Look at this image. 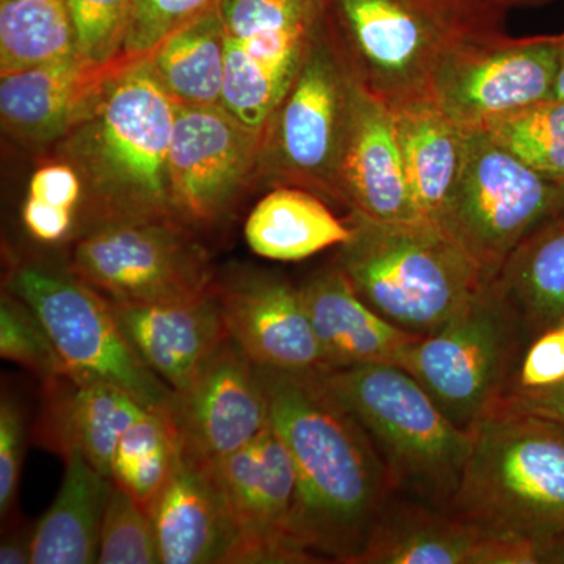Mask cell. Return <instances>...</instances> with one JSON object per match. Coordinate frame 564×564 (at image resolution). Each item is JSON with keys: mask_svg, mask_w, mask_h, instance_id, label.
<instances>
[{"mask_svg": "<svg viewBox=\"0 0 564 564\" xmlns=\"http://www.w3.org/2000/svg\"><path fill=\"white\" fill-rule=\"evenodd\" d=\"M562 55L563 33L524 39L475 33L445 52L430 96L464 131H480L554 99Z\"/></svg>", "mask_w": 564, "mask_h": 564, "instance_id": "cell-12", "label": "cell"}, {"mask_svg": "<svg viewBox=\"0 0 564 564\" xmlns=\"http://www.w3.org/2000/svg\"><path fill=\"white\" fill-rule=\"evenodd\" d=\"M496 411L536 415L564 425V383L534 391L508 393Z\"/></svg>", "mask_w": 564, "mask_h": 564, "instance_id": "cell-42", "label": "cell"}, {"mask_svg": "<svg viewBox=\"0 0 564 564\" xmlns=\"http://www.w3.org/2000/svg\"><path fill=\"white\" fill-rule=\"evenodd\" d=\"M315 375L369 434L395 492L447 511L473 432L456 425L402 367L364 364Z\"/></svg>", "mask_w": 564, "mask_h": 564, "instance_id": "cell-4", "label": "cell"}, {"mask_svg": "<svg viewBox=\"0 0 564 564\" xmlns=\"http://www.w3.org/2000/svg\"><path fill=\"white\" fill-rule=\"evenodd\" d=\"M234 343L262 369L310 373L326 370L302 289L270 273L217 281Z\"/></svg>", "mask_w": 564, "mask_h": 564, "instance_id": "cell-16", "label": "cell"}, {"mask_svg": "<svg viewBox=\"0 0 564 564\" xmlns=\"http://www.w3.org/2000/svg\"><path fill=\"white\" fill-rule=\"evenodd\" d=\"M240 534V563H313L293 540L296 473L272 422L214 464Z\"/></svg>", "mask_w": 564, "mask_h": 564, "instance_id": "cell-15", "label": "cell"}, {"mask_svg": "<svg viewBox=\"0 0 564 564\" xmlns=\"http://www.w3.org/2000/svg\"><path fill=\"white\" fill-rule=\"evenodd\" d=\"M77 55L66 0H0V74Z\"/></svg>", "mask_w": 564, "mask_h": 564, "instance_id": "cell-30", "label": "cell"}, {"mask_svg": "<svg viewBox=\"0 0 564 564\" xmlns=\"http://www.w3.org/2000/svg\"><path fill=\"white\" fill-rule=\"evenodd\" d=\"M137 58L93 65L73 55L2 74L0 118L6 131L28 141H58L90 109L107 84Z\"/></svg>", "mask_w": 564, "mask_h": 564, "instance_id": "cell-21", "label": "cell"}, {"mask_svg": "<svg viewBox=\"0 0 564 564\" xmlns=\"http://www.w3.org/2000/svg\"><path fill=\"white\" fill-rule=\"evenodd\" d=\"M28 196L76 212L80 199H84V182L69 163H52L33 174Z\"/></svg>", "mask_w": 564, "mask_h": 564, "instance_id": "cell-40", "label": "cell"}, {"mask_svg": "<svg viewBox=\"0 0 564 564\" xmlns=\"http://www.w3.org/2000/svg\"><path fill=\"white\" fill-rule=\"evenodd\" d=\"M529 343L521 318L486 282L443 328L419 337L402 369L470 432L507 397Z\"/></svg>", "mask_w": 564, "mask_h": 564, "instance_id": "cell-8", "label": "cell"}, {"mask_svg": "<svg viewBox=\"0 0 564 564\" xmlns=\"http://www.w3.org/2000/svg\"><path fill=\"white\" fill-rule=\"evenodd\" d=\"M356 74L326 17L263 137L261 172L339 204L340 165L350 129Z\"/></svg>", "mask_w": 564, "mask_h": 564, "instance_id": "cell-7", "label": "cell"}, {"mask_svg": "<svg viewBox=\"0 0 564 564\" xmlns=\"http://www.w3.org/2000/svg\"><path fill=\"white\" fill-rule=\"evenodd\" d=\"M82 61L104 66L126 57L132 0H66Z\"/></svg>", "mask_w": 564, "mask_h": 564, "instance_id": "cell-36", "label": "cell"}, {"mask_svg": "<svg viewBox=\"0 0 564 564\" xmlns=\"http://www.w3.org/2000/svg\"><path fill=\"white\" fill-rule=\"evenodd\" d=\"M33 530L18 525L13 532L6 534L0 544V563L28 564L32 563Z\"/></svg>", "mask_w": 564, "mask_h": 564, "instance_id": "cell-44", "label": "cell"}, {"mask_svg": "<svg viewBox=\"0 0 564 564\" xmlns=\"http://www.w3.org/2000/svg\"><path fill=\"white\" fill-rule=\"evenodd\" d=\"M110 303L133 350L172 391L184 388L231 339L217 284L203 295L177 302Z\"/></svg>", "mask_w": 564, "mask_h": 564, "instance_id": "cell-20", "label": "cell"}, {"mask_svg": "<svg viewBox=\"0 0 564 564\" xmlns=\"http://www.w3.org/2000/svg\"><path fill=\"white\" fill-rule=\"evenodd\" d=\"M65 464L57 497L33 529L32 564L98 563L110 478L80 454Z\"/></svg>", "mask_w": 564, "mask_h": 564, "instance_id": "cell-26", "label": "cell"}, {"mask_svg": "<svg viewBox=\"0 0 564 564\" xmlns=\"http://www.w3.org/2000/svg\"><path fill=\"white\" fill-rule=\"evenodd\" d=\"M76 212L51 206L28 196L22 207V221L33 239L41 243H58L73 232Z\"/></svg>", "mask_w": 564, "mask_h": 564, "instance_id": "cell-41", "label": "cell"}, {"mask_svg": "<svg viewBox=\"0 0 564 564\" xmlns=\"http://www.w3.org/2000/svg\"><path fill=\"white\" fill-rule=\"evenodd\" d=\"M351 237V226L337 218L322 196L292 185L267 193L245 223L248 247L270 261H303Z\"/></svg>", "mask_w": 564, "mask_h": 564, "instance_id": "cell-27", "label": "cell"}, {"mask_svg": "<svg viewBox=\"0 0 564 564\" xmlns=\"http://www.w3.org/2000/svg\"><path fill=\"white\" fill-rule=\"evenodd\" d=\"M180 452L166 415L147 410L126 430L115 448L110 480L148 511L172 477Z\"/></svg>", "mask_w": 564, "mask_h": 564, "instance_id": "cell-31", "label": "cell"}, {"mask_svg": "<svg viewBox=\"0 0 564 564\" xmlns=\"http://www.w3.org/2000/svg\"><path fill=\"white\" fill-rule=\"evenodd\" d=\"M564 214V184L547 180L485 131H466L454 195L436 228L492 281L530 234Z\"/></svg>", "mask_w": 564, "mask_h": 564, "instance_id": "cell-9", "label": "cell"}, {"mask_svg": "<svg viewBox=\"0 0 564 564\" xmlns=\"http://www.w3.org/2000/svg\"><path fill=\"white\" fill-rule=\"evenodd\" d=\"M176 109L148 58H137L58 140L62 158L84 182L85 232L118 223L181 221L169 174Z\"/></svg>", "mask_w": 564, "mask_h": 564, "instance_id": "cell-2", "label": "cell"}, {"mask_svg": "<svg viewBox=\"0 0 564 564\" xmlns=\"http://www.w3.org/2000/svg\"><path fill=\"white\" fill-rule=\"evenodd\" d=\"M177 220L118 223L82 234L69 270L113 303L177 302L210 291L209 252Z\"/></svg>", "mask_w": 564, "mask_h": 564, "instance_id": "cell-11", "label": "cell"}, {"mask_svg": "<svg viewBox=\"0 0 564 564\" xmlns=\"http://www.w3.org/2000/svg\"><path fill=\"white\" fill-rule=\"evenodd\" d=\"M477 532L447 511L393 492L358 564H469Z\"/></svg>", "mask_w": 564, "mask_h": 564, "instance_id": "cell-24", "label": "cell"}, {"mask_svg": "<svg viewBox=\"0 0 564 564\" xmlns=\"http://www.w3.org/2000/svg\"><path fill=\"white\" fill-rule=\"evenodd\" d=\"M404 173L419 217L436 228L451 202L466 155V131L432 96L392 109Z\"/></svg>", "mask_w": 564, "mask_h": 564, "instance_id": "cell-23", "label": "cell"}, {"mask_svg": "<svg viewBox=\"0 0 564 564\" xmlns=\"http://www.w3.org/2000/svg\"><path fill=\"white\" fill-rule=\"evenodd\" d=\"M339 204L370 220L423 223L404 173L393 111L358 77L340 165Z\"/></svg>", "mask_w": 564, "mask_h": 564, "instance_id": "cell-18", "label": "cell"}, {"mask_svg": "<svg viewBox=\"0 0 564 564\" xmlns=\"http://www.w3.org/2000/svg\"><path fill=\"white\" fill-rule=\"evenodd\" d=\"M300 289L326 370L364 364L402 367L421 337L375 313L334 263Z\"/></svg>", "mask_w": 564, "mask_h": 564, "instance_id": "cell-22", "label": "cell"}, {"mask_svg": "<svg viewBox=\"0 0 564 564\" xmlns=\"http://www.w3.org/2000/svg\"><path fill=\"white\" fill-rule=\"evenodd\" d=\"M147 58L177 104L221 106L226 32L220 7L170 33Z\"/></svg>", "mask_w": 564, "mask_h": 564, "instance_id": "cell-29", "label": "cell"}, {"mask_svg": "<svg viewBox=\"0 0 564 564\" xmlns=\"http://www.w3.org/2000/svg\"><path fill=\"white\" fill-rule=\"evenodd\" d=\"M291 85L226 40L221 107L247 128L265 137L270 120Z\"/></svg>", "mask_w": 564, "mask_h": 564, "instance_id": "cell-33", "label": "cell"}, {"mask_svg": "<svg viewBox=\"0 0 564 564\" xmlns=\"http://www.w3.org/2000/svg\"><path fill=\"white\" fill-rule=\"evenodd\" d=\"M540 564H564V532L538 545Z\"/></svg>", "mask_w": 564, "mask_h": 564, "instance_id": "cell-45", "label": "cell"}, {"mask_svg": "<svg viewBox=\"0 0 564 564\" xmlns=\"http://www.w3.org/2000/svg\"><path fill=\"white\" fill-rule=\"evenodd\" d=\"M182 454L217 464L254 441L270 425L261 370L232 339L204 364L165 410Z\"/></svg>", "mask_w": 564, "mask_h": 564, "instance_id": "cell-14", "label": "cell"}, {"mask_svg": "<svg viewBox=\"0 0 564 564\" xmlns=\"http://www.w3.org/2000/svg\"><path fill=\"white\" fill-rule=\"evenodd\" d=\"M485 131L499 147L547 180L564 184V101L549 99L492 122Z\"/></svg>", "mask_w": 564, "mask_h": 564, "instance_id": "cell-32", "label": "cell"}, {"mask_svg": "<svg viewBox=\"0 0 564 564\" xmlns=\"http://www.w3.org/2000/svg\"><path fill=\"white\" fill-rule=\"evenodd\" d=\"M530 340L564 322V214L519 243L492 281Z\"/></svg>", "mask_w": 564, "mask_h": 564, "instance_id": "cell-28", "label": "cell"}, {"mask_svg": "<svg viewBox=\"0 0 564 564\" xmlns=\"http://www.w3.org/2000/svg\"><path fill=\"white\" fill-rule=\"evenodd\" d=\"M7 291L35 311L69 373L118 386L148 410H165L172 389L141 361L109 300L69 267L18 263Z\"/></svg>", "mask_w": 564, "mask_h": 564, "instance_id": "cell-10", "label": "cell"}, {"mask_svg": "<svg viewBox=\"0 0 564 564\" xmlns=\"http://www.w3.org/2000/svg\"><path fill=\"white\" fill-rule=\"evenodd\" d=\"M469 564H540L538 545L521 540L480 538Z\"/></svg>", "mask_w": 564, "mask_h": 564, "instance_id": "cell-43", "label": "cell"}, {"mask_svg": "<svg viewBox=\"0 0 564 564\" xmlns=\"http://www.w3.org/2000/svg\"><path fill=\"white\" fill-rule=\"evenodd\" d=\"M221 0H132L126 57H147L170 33L218 9Z\"/></svg>", "mask_w": 564, "mask_h": 564, "instance_id": "cell-37", "label": "cell"}, {"mask_svg": "<svg viewBox=\"0 0 564 564\" xmlns=\"http://www.w3.org/2000/svg\"><path fill=\"white\" fill-rule=\"evenodd\" d=\"M163 564L240 563V534L214 464L182 454L148 510Z\"/></svg>", "mask_w": 564, "mask_h": 564, "instance_id": "cell-17", "label": "cell"}, {"mask_svg": "<svg viewBox=\"0 0 564 564\" xmlns=\"http://www.w3.org/2000/svg\"><path fill=\"white\" fill-rule=\"evenodd\" d=\"M148 408L118 386L62 373L41 381V406L33 441L61 455L80 454L110 478L122 434Z\"/></svg>", "mask_w": 564, "mask_h": 564, "instance_id": "cell-19", "label": "cell"}, {"mask_svg": "<svg viewBox=\"0 0 564 564\" xmlns=\"http://www.w3.org/2000/svg\"><path fill=\"white\" fill-rule=\"evenodd\" d=\"M326 0H221L226 40L292 84L315 31L325 18Z\"/></svg>", "mask_w": 564, "mask_h": 564, "instance_id": "cell-25", "label": "cell"}, {"mask_svg": "<svg viewBox=\"0 0 564 564\" xmlns=\"http://www.w3.org/2000/svg\"><path fill=\"white\" fill-rule=\"evenodd\" d=\"M28 422L20 402L3 392L0 402V514L3 521L17 510Z\"/></svg>", "mask_w": 564, "mask_h": 564, "instance_id": "cell-38", "label": "cell"}, {"mask_svg": "<svg viewBox=\"0 0 564 564\" xmlns=\"http://www.w3.org/2000/svg\"><path fill=\"white\" fill-rule=\"evenodd\" d=\"M563 383L564 322L545 329L530 340L508 393L534 391Z\"/></svg>", "mask_w": 564, "mask_h": 564, "instance_id": "cell-39", "label": "cell"}, {"mask_svg": "<svg viewBox=\"0 0 564 564\" xmlns=\"http://www.w3.org/2000/svg\"><path fill=\"white\" fill-rule=\"evenodd\" d=\"M473 448L447 513L480 538L545 543L564 532V425L496 411Z\"/></svg>", "mask_w": 564, "mask_h": 564, "instance_id": "cell-3", "label": "cell"}, {"mask_svg": "<svg viewBox=\"0 0 564 564\" xmlns=\"http://www.w3.org/2000/svg\"><path fill=\"white\" fill-rule=\"evenodd\" d=\"M484 2L508 13L513 9H538V7L549 6L555 0H484Z\"/></svg>", "mask_w": 564, "mask_h": 564, "instance_id": "cell-46", "label": "cell"}, {"mask_svg": "<svg viewBox=\"0 0 564 564\" xmlns=\"http://www.w3.org/2000/svg\"><path fill=\"white\" fill-rule=\"evenodd\" d=\"M259 370L270 422L295 467L293 540L313 563L358 564L378 514L395 492L383 459L315 372Z\"/></svg>", "mask_w": 564, "mask_h": 564, "instance_id": "cell-1", "label": "cell"}, {"mask_svg": "<svg viewBox=\"0 0 564 564\" xmlns=\"http://www.w3.org/2000/svg\"><path fill=\"white\" fill-rule=\"evenodd\" d=\"M0 356L41 381L68 372L39 315L10 291L0 299Z\"/></svg>", "mask_w": 564, "mask_h": 564, "instance_id": "cell-34", "label": "cell"}, {"mask_svg": "<svg viewBox=\"0 0 564 564\" xmlns=\"http://www.w3.org/2000/svg\"><path fill=\"white\" fill-rule=\"evenodd\" d=\"M352 237L334 265L370 307L414 336L451 322L486 284L484 272L426 223H384L350 212Z\"/></svg>", "mask_w": 564, "mask_h": 564, "instance_id": "cell-5", "label": "cell"}, {"mask_svg": "<svg viewBox=\"0 0 564 564\" xmlns=\"http://www.w3.org/2000/svg\"><path fill=\"white\" fill-rule=\"evenodd\" d=\"M554 98L564 101V33L562 63H560L558 76H556Z\"/></svg>", "mask_w": 564, "mask_h": 564, "instance_id": "cell-47", "label": "cell"}, {"mask_svg": "<svg viewBox=\"0 0 564 564\" xmlns=\"http://www.w3.org/2000/svg\"><path fill=\"white\" fill-rule=\"evenodd\" d=\"M98 563H161L150 513L111 480L104 511Z\"/></svg>", "mask_w": 564, "mask_h": 564, "instance_id": "cell-35", "label": "cell"}, {"mask_svg": "<svg viewBox=\"0 0 564 564\" xmlns=\"http://www.w3.org/2000/svg\"><path fill=\"white\" fill-rule=\"evenodd\" d=\"M263 133L221 106L177 104L169 154L174 212L188 226L220 220L261 172Z\"/></svg>", "mask_w": 564, "mask_h": 564, "instance_id": "cell-13", "label": "cell"}, {"mask_svg": "<svg viewBox=\"0 0 564 564\" xmlns=\"http://www.w3.org/2000/svg\"><path fill=\"white\" fill-rule=\"evenodd\" d=\"M505 14L484 0H326L356 77L391 109L430 96L445 52L475 33L502 31Z\"/></svg>", "mask_w": 564, "mask_h": 564, "instance_id": "cell-6", "label": "cell"}]
</instances>
